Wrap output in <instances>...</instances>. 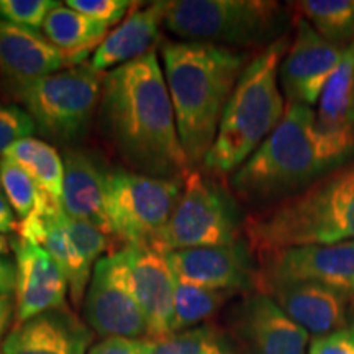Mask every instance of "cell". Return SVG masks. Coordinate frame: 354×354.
<instances>
[{
	"label": "cell",
	"instance_id": "obj_1",
	"mask_svg": "<svg viewBox=\"0 0 354 354\" xmlns=\"http://www.w3.org/2000/svg\"><path fill=\"white\" fill-rule=\"evenodd\" d=\"M97 115L105 140L131 171L174 180L194 171L156 50L105 74Z\"/></svg>",
	"mask_w": 354,
	"mask_h": 354
},
{
	"label": "cell",
	"instance_id": "obj_2",
	"mask_svg": "<svg viewBox=\"0 0 354 354\" xmlns=\"http://www.w3.org/2000/svg\"><path fill=\"white\" fill-rule=\"evenodd\" d=\"M353 158L354 136L323 133L312 107L287 104L274 131L230 177V187L241 202L264 209L295 196Z\"/></svg>",
	"mask_w": 354,
	"mask_h": 354
},
{
	"label": "cell",
	"instance_id": "obj_3",
	"mask_svg": "<svg viewBox=\"0 0 354 354\" xmlns=\"http://www.w3.org/2000/svg\"><path fill=\"white\" fill-rule=\"evenodd\" d=\"M251 55L203 41L161 43L162 73L177 133L192 169L203 165L225 109Z\"/></svg>",
	"mask_w": 354,
	"mask_h": 354
},
{
	"label": "cell",
	"instance_id": "obj_4",
	"mask_svg": "<svg viewBox=\"0 0 354 354\" xmlns=\"http://www.w3.org/2000/svg\"><path fill=\"white\" fill-rule=\"evenodd\" d=\"M243 232L256 256L354 241V158L295 196L254 210L245 218Z\"/></svg>",
	"mask_w": 354,
	"mask_h": 354
},
{
	"label": "cell",
	"instance_id": "obj_5",
	"mask_svg": "<svg viewBox=\"0 0 354 354\" xmlns=\"http://www.w3.org/2000/svg\"><path fill=\"white\" fill-rule=\"evenodd\" d=\"M289 46L287 33L256 55L243 71L202 165L207 172L233 174L282 120L287 105L279 86V66Z\"/></svg>",
	"mask_w": 354,
	"mask_h": 354
},
{
	"label": "cell",
	"instance_id": "obj_6",
	"mask_svg": "<svg viewBox=\"0 0 354 354\" xmlns=\"http://www.w3.org/2000/svg\"><path fill=\"white\" fill-rule=\"evenodd\" d=\"M287 8L272 0H167L165 28L184 41L264 46L287 35Z\"/></svg>",
	"mask_w": 354,
	"mask_h": 354
},
{
	"label": "cell",
	"instance_id": "obj_7",
	"mask_svg": "<svg viewBox=\"0 0 354 354\" xmlns=\"http://www.w3.org/2000/svg\"><path fill=\"white\" fill-rule=\"evenodd\" d=\"M104 77L84 63L3 87L32 117L37 130L51 140L73 143L87 131L99 110Z\"/></svg>",
	"mask_w": 354,
	"mask_h": 354
},
{
	"label": "cell",
	"instance_id": "obj_8",
	"mask_svg": "<svg viewBox=\"0 0 354 354\" xmlns=\"http://www.w3.org/2000/svg\"><path fill=\"white\" fill-rule=\"evenodd\" d=\"M243 227L245 218L232 196L212 177L194 169L185 177L174 214L153 248L167 254L190 248L233 245L243 240Z\"/></svg>",
	"mask_w": 354,
	"mask_h": 354
},
{
	"label": "cell",
	"instance_id": "obj_9",
	"mask_svg": "<svg viewBox=\"0 0 354 354\" xmlns=\"http://www.w3.org/2000/svg\"><path fill=\"white\" fill-rule=\"evenodd\" d=\"M184 180L161 179L128 169L107 172L105 214L109 234L128 245L153 246L169 223Z\"/></svg>",
	"mask_w": 354,
	"mask_h": 354
},
{
	"label": "cell",
	"instance_id": "obj_10",
	"mask_svg": "<svg viewBox=\"0 0 354 354\" xmlns=\"http://www.w3.org/2000/svg\"><path fill=\"white\" fill-rule=\"evenodd\" d=\"M82 305L84 320L97 335L138 339L148 336L145 313L118 251L97 261Z\"/></svg>",
	"mask_w": 354,
	"mask_h": 354
},
{
	"label": "cell",
	"instance_id": "obj_11",
	"mask_svg": "<svg viewBox=\"0 0 354 354\" xmlns=\"http://www.w3.org/2000/svg\"><path fill=\"white\" fill-rule=\"evenodd\" d=\"M258 286L276 281L315 282L354 299V241L284 248L256 256Z\"/></svg>",
	"mask_w": 354,
	"mask_h": 354
},
{
	"label": "cell",
	"instance_id": "obj_12",
	"mask_svg": "<svg viewBox=\"0 0 354 354\" xmlns=\"http://www.w3.org/2000/svg\"><path fill=\"white\" fill-rule=\"evenodd\" d=\"M230 338L241 354H305L308 333L269 295L248 292L228 317Z\"/></svg>",
	"mask_w": 354,
	"mask_h": 354
},
{
	"label": "cell",
	"instance_id": "obj_13",
	"mask_svg": "<svg viewBox=\"0 0 354 354\" xmlns=\"http://www.w3.org/2000/svg\"><path fill=\"white\" fill-rule=\"evenodd\" d=\"M295 35L279 66V86L287 104L315 105L342 63L344 50L335 46L302 17H295Z\"/></svg>",
	"mask_w": 354,
	"mask_h": 354
},
{
	"label": "cell",
	"instance_id": "obj_14",
	"mask_svg": "<svg viewBox=\"0 0 354 354\" xmlns=\"http://www.w3.org/2000/svg\"><path fill=\"white\" fill-rule=\"evenodd\" d=\"M176 279L203 289L253 292L258 286V259L246 240L227 246L190 248L167 253Z\"/></svg>",
	"mask_w": 354,
	"mask_h": 354
},
{
	"label": "cell",
	"instance_id": "obj_15",
	"mask_svg": "<svg viewBox=\"0 0 354 354\" xmlns=\"http://www.w3.org/2000/svg\"><path fill=\"white\" fill-rule=\"evenodd\" d=\"M118 253L130 272L133 289L145 313L146 338L161 339L172 335L177 279L167 256L146 245L123 246Z\"/></svg>",
	"mask_w": 354,
	"mask_h": 354
},
{
	"label": "cell",
	"instance_id": "obj_16",
	"mask_svg": "<svg viewBox=\"0 0 354 354\" xmlns=\"http://www.w3.org/2000/svg\"><path fill=\"white\" fill-rule=\"evenodd\" d=\"M258 292L269 295L308 335H328L351 323L354 299L342 290L315 282L276 281L261 284Z\"/></svg>",
	"mask_w": 354,
	"mask_h": 354
},
{
	"label": "cell",
	"instance_id": "obj_17",
	"mask_svg": "<svg viewBox=\"0 0 354 354\" xmlns=\"http://www.w3.org/2000/svg\"><path fill=\"white\" fill-rule=\"evenodd\" d=\"M15 254V325L56 308H66L69 284L46 250L17 236L10 240Z\"/></svg>",
	"mask_w": 354,
	"mask_h": 354
},
{
	"label": "cell",
	"instance_id": "obj_18",
	"mask_svg": "<svg viewBox=\"0 0 354 354\" xmlns=\"http://www.w3.org/2000/svg\"><path fill=\"white\" fill-rule=\"evenodd\" d=\"M81 64L84 63L56 48L41 32L0 20V77L3 86Z\"/></svg>",
	"mask_w": 354,
	"mask_h": 354
},
{
	"label": "cell",
	"instance_id": "obj_19",
	"mask_svg": "<svg viewBox=\"0 0 354 354\" xmlns=\"http://www.w3.org/2000/svg\"><path fill=\"white\" fill-rule=\"evenodd\" d=\"M92 330L71 310L56 308L15 325L2 343L3 354H87Z\"/></svg>",
	"mask_w": 354,
	"mask_h": 354
},
{
	"label": "cell",
	"instance_id": "obj_20",
	"mask_svg": "<svg viewBox=\"0 0 354 354\" xmlns=\"http://www.w3.org/2000/svg\"><path fill=\"white\" fill-rule=\"evenodd\" d=\"M64 184L61 207L66 216L94 225L109 234L105 214V183L107 172L91 153L74 148L66 149Z\"/></svg>",
	"mask_w": 354,
	"mask_h": 354
},
{
	"label": "cell",
	"instance_id": "obj_21",
	"mask_svg": "<svg viewBox=\"0 0 354 354\" xmlns=\"http://www.w3.org/2000/svg\"><path fill=\"white\" fill-rule=\"evenodd\" d=\"M165 8L166 2H153L146 8L131 13L122 25L109 33L92 55L88 66L102 74L154 50L161 35V26H165Z\"/></svg>",
	"mask_w": 354,
	"mask_h": 354
},
{
	"label": "cell",
	"instance_id": "obj_22",
	"mask_svg": "<svg viewBox=\"0 0 354 354\" xmlns=\"http://www.w3.org/2000/svg\"><path fill=\"white\" fill-rule=\"evenodd\" d=\"M109 28L59 2L44 19L41 33L61 51L84 63L109 37Z\"/></svg>",
	"mask_w": 354,
	"mask_h": 354
},
{
	"label": "cell",
	"instance_id": "obj_23",
	"mask_svg": "<svg viewBox=\"0 0 354 354\" xmlns=\"http://www.w3.org/2000/svg\"><path fill=\"white\" fill-rule=\"evenodd\" d=\"M315 113L318 130L354 136V44L344 50L342 63L318 100Z\"/></svg>",
	"mask_w": 354,
	"mask_h": 354
},
{
	"label": "cell",
	"instance_id": "obj_24",
	"mask_svg": "<svg viewBox=\"0 0 354 354\" xmlns=\"http://www.w3.org/2000/svg\"><path fill=\"white\" fill-rule=\"evenodd\" d=\"M3 156L30 172L44 194L56 202H61L64 184V162L55 146L38 138H25L17 141L7 149Z\"/></svg>",
	"mask_w": 354,
	"mask_h": 354
},
{
	"label": "cell",
	"instance_id": "obj_25",
	"mask_svg": "<svg viewBox=\"0 0 354 354\" xmlns=\"http://www.w3.org/2000/svg\"><path fill=\"white\" fill-rule=\"evenodd\" d=\"M290 6L335 46L346 50L354 44V0H302Z\"/></svg>",
	"mask_w": 354,
	"mask_h": 354
},
{
	"label": "cell",
	"instance_id": "obj_26",
	"mask_svg": "<svg viewBox=\"0 0 354 354\" xmlns=\"http://www.w3.org/2000/svg\"><path fill=\"white\" fill-rule=\"evenodd\" d=\"M233 295V292L203 289L177 281L172 333L196 328L198 323L210 320Z\"/></svg>",
	"mask_w": 354,
	"mask_h": 354
},
{
	"label": "cell",
	"instance_id": "obj_27",
	"mask_svg": "<svg viewBox=\"0 0 354 354\" xmlns=\"http://www.w3.org/2000/svg\"><path fill=\"white\" fill-rule=\"evenodd\" d=\"M149 354H238V351L228 333L215 325H202L153 339Z\"/></svg>",
	"mask_w": 354,
	"mask_h": 354
},
{
	"label": "cell",
	"instance_id": "obj_28",
	"mask_svg": "<svg viewBox=\"0 0 354 354\" xmlns=\"http://www.w3.org/2000/svg\"><path fill=\"white\" fill-rule=\"evenodd\" d=\"M0 184L20 220L32 215L48 196L28 171L7 156L0 158Z\"/></svg>",
	"mask_w": 354,
	"mask_h": 354
},
{
	"label": "cell",
	"instance_id": "obj_29",
	"mask_svg": "<svg viewBox=\"0 0 354 354\" xmlns=\"http://www.w3.org/2000/svg\"><path fill=\"white\" fill-rule=\"evenodd\" d=\"M56 0H0V20L39 32Z\"/></svg>",
	"mask_w": 354,
	"mask_h": 354
},
{
	"label": "cell",
	"instance_id": "obj_30",
	"mask_svg": "<svg viewBox=\"0 0 354 354\" xmlns=\"http://www.w3.org/2000/svg\"><path fill=\"white\" fill-rule=\"evenodd\" d=\"M37 125L20 105L0 100V158L17 141L32 138Z\"/></svg>",
	"mask_w": 354,
	"mask_h": 354
},
{
	"label": "cell",
	"instance_id": "obj_31",
	"mask_svg": "<svg viewBox=\"0 0 354 354\" xmlns=\"http://www.w3.org/2000/svg\"><path fill=\"white\" fill-rule=\"evenodd\" d=\"M66 6L88 19H94L107 26H113L122 21L123 17L131 10V7L138 6V2H130V0H68Z\"/></svg>",
	"mask_w": 354,
	"mask_h": 354
},
{
	"label": "cell",
	"instance_id": "obj_32",
	"mask_svg": "<svg viewBox=\"0 0 354 354\" xmlns=\"http://www.w3.org/2000/svg\"><path fill=\"white\" fill-rule=\"evenodd\" d=\"M308 354H354V330H336L333 333L315 336L308 346Z\"/></svg>",
	"mask_w": 354,
	"mask_h": 354
},
{
	"label": "cell",
	"instance_id": "obj_33",
	"mask_svg": "<svg viewBox=\"0 0 354 354\" xmlns=\"http://www.w3.org/2000/svg\"><path fill=\"white\" fill-rule=\"evenodd\" d=\"M153 339L148 338H123V336H110L95 343L87 354H149Z\"/></svg>",
	"mask_w": 354,
	"mask_h": 354
},
{
	"label": "cell",
	"instance_id": "obj_34",
	"mask_svg": "<svg viewBox=\"0 0 354 354\" xmlns=\"http://www.w3.org/2000/svg\"><path fill=\"white\" fill-rule=\"evenodd\" d=\"M17 287V266L7 256H0V294L13 295Z\"/></svg>",
	"mask_w": 354,
	"mask_h": 354
},
{
	"label": "cell",
	"instance_id": "obj_35",
	"mask_svg": "<svg viewBox=\"0 0 354 354\" xmlns=\"http://www.w3.org/2000/svg\"><path fill=\"white\" fill-rule=\"evenodd\" d=\"M19 230V223H17L15 212H13L10 202L3 192L2 184H0V233H12Z\"/></svg>",
	"mask_w": 354,
	"mask_h": 354
},
{
	"label": "cell",
	"instance_id": "obj_36",
	"mask_svg": "<svg viewBox=\"0 0 354 354\" xmlns=\"http://www.w3.org/2000/svg\"><path fill=\"white\" fill-rule=\"evenodd\" d=\"M12 318H15V300L12 295L0 294V339L6 336Z\"/></svg>",
	"mask_w": 354,
	"mask_h": 354
},
{
	"label": "cell",
	"instance_id": "obj_37",
	"mask_svg": "<svg viewBox=\"0 0 354 354\" xmlns=\"http://www.w3.org/2000/svg\"><path fill=\"white\" fill-rule=\"evenodd\" d=\"M12 251V243L7 240L6 234L0 233V256H7Z\"/></svg>",
	"mask_w": 354,
	"mask_h": 354
},
{
	"label": "cell",
	"instance_id": "obj_38",
	"mask_svg": "<svg viewBox=\"0 0 354 354\" xmlns=\"http://www.w3.org/2000/svg\"><path fill=\"white\" fill-rule=\"evenodd\" d=\"M349 328L354 330V310H353V317H351V323H349Z\"/></svg>",
	"mask_w": 354,
	"mask_h": 354
},
{
	"label": "cell",
	"instance_id": "obj_39",
	"mask_svg": "<svg viewBox=\"0 0 354 354\" xmlns=\"http://www.w3.org/2000/svg\"><path fill=\"white\" fill-rule=\"evenodd\" d=\"M0 354H3V353H2V349H0Z\"/></svg>",
	"mask_w": 354,
	"mask_h": 354
}]
</instances>
